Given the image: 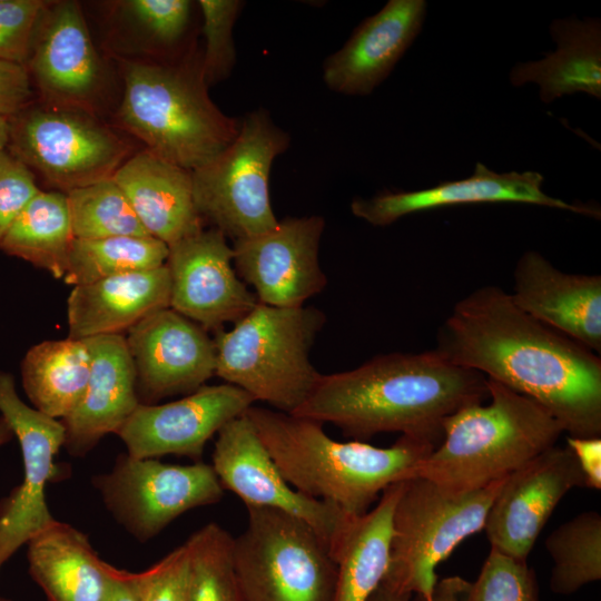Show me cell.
Instances as JSON below:
<instances>
[{
	"label": "cell",
	"instance_id": "1",
	"mask_svg": "<svg viewBox=\"0 0 601 601\" xmlns=\"http://www.w3.org/2000/svg\"><path fill=\"white\" fill-rule=\"evenodd\" d=\"M434 349L532 398L569 436H601L599 354L531 317L503 288L482 286L457 300Z\"/></svg>",
	"mask_w": 601,
	"mask_h": 601
},
{
	"label": "cell",
	"instance_id": "2",
	"mask_svg": "<svg viewBox=\"0 0 601 601\" xmlns=\"http://www.w3.org/2000/svg\"><path fill=\"white\" fill-rule=\"evenodd\" d=\"M487 397L483 374L450 363L434 348L394 352L322 374L293 415L331 423L357 441L398 432L440 444L447 416Z\"/></svg>",
	"mask_w": 601,
	"mask_h": 601
},
{
	"label": "cell",
	"instance_id": "3",
	"mask_svg": "<svg viewBox=\"0 0 601 601\" xmlns=\"http://www.w3.org/2000/svg\"><path fill=\"white\" fill-rule=\"evenodd\" d=\"M245 415L294 489L353 516L366 513L388 486L412 479L437 446L408 435L388 447L339 442L328 436L321 422L254 405Z\"/></svg>",
	"mask_w": 601,
	"mask_h": 601
},
{
	"label": "cell",
	"instance_id": "4",
	"mask_svg": "<svg viewBox=\"0 0 601 601\" xmlns=\"http://www.w3.org/2000/svg\"><path fill=\"white\" fill-rule=\"evenodd\" d=\"M487 380L490 403L464 406L443 422L440 444L413 477L464 493L502 480L555 445L556 420L532 398Z\"/></svg>",
	"mask_w": 601,
	"mask_h": 601
},
{
	"label": "cell",
	"instance_id": "5",
	"mask_svg": "<svg viewBox=\"0 0 601 601\" xmlns=\"http://www.w3.org/2000/svg\"><path fill=\"white\" fill-rule=\"evenodd\" d=\"M120 124L161 158L193 171L236 137L239 122L210 99L200 67L129 61Z\"/></svg>",
	"mask_w": 601,
	"mask_h": 601
},
{
	"label": "cell",
	"instance_id": "6",
	"mask_svg": "<svg viewBox=\"0 0 601 601\" xmlns=\"http://www.w3.org/2000/svg\"><path fill=\"white\" fill-rule=\"evenodd\" d=\"M325 322V314L313 306L276 307L258 302L229 331L215 333V375L255 402L293 414L322 375L309 352Z\"/></svg>",
	"mask_w": 601,
	"mask_h": 601
},
{
	"label": "cell",
	"instance_id": "7",
	"mask_svg": "<svg viewBox=\"0 0 601 601\" xmlns=\"http://www.w3.org/2000/svg\"><path fill=\"white\" fill-rule=\"evenodd\" d=\"M504 480L464 493L446 491L418 476L404 481L393 514L384 582L431 600L439 582L436 568L466 538L484 529Z\"/></svg>",
	"mask_w": 601,
	"mask_h": 601
},
{
	"label": "cell",
	"instance_id": "8",
	"mask_svg": "<svg viewBox=\"0 0 601 601\" xmlns=\"http://www.w3.org/2000/svg\"><path fill=\"white\" fill-rule=\"evenodd\" d=\"M233 539V564L244 601H333L336 563L325 541L288 513L246 506Z\"/></svg>",
	"mask_w": 601,
	"mask_h": 601
},
{
	"label": "cell",
	"instance_id": "9",
	"mask_svg": "<svg viewBox=\"0 0 601 601\" xmlns=\"http://www.w3.org/2000/svg\"><path fill=\"white\" fill-rule=\"evenodd\" d=\"M289 146L288 135L266 110L249 112L233 141L190 171L196 208L233 242L272 229L278 223L269 199L275 158Z\"/></svg>",
	"mask_w": 601,
	"mask_h": 601
},
{
	"label": "cell",
	"instance_id": "10",
	"mask_svg": "<svg viewBox=\"0 0 601 601\" xmlns=\"http://www.w3.org/2000/svg\"><path fill=\"white\" fill-rule=\"evenodd\" d=\"M7 150L67 194L112 177L128 146L85 109L30 105L10 118Z\"/></svg>",
	"mask_w": 601,
	"mask_h": 601
},
{
	"label": "cell",
	"instance_id": "11",
	"mask_svg": "<svg viewBox=\"0 0 601 601\" xmlns=\"http://www.w3.org/2000/svg\"><path fill=\"white\" fill-rule=\"evenodd\" d=\"M92 483L111 516L141 543L187 511L216 504L224 495L210 464H169L128 453L119 454L112 469Z\"/></svg>",
	"mask_w": 601,
	"mask_h": 601
},
{
	"label": "cell",
	"instance_id": "12",
	"mask_svg": "<svg viewBox=\"0 0 601 601\" xmlns=\"http://www.w3.org/2000/svg\"><path fill=\"white\" fill-rule=\"evenodd\" d=\"M0 416L18 440L23 476L19 485L0 500V572L9 559L36 534L52 524L46 486L67 475L55 457L63 447L66 432L52 418L23 402L14 377L0 370Z\"/></svg>",
	"mask_w": 601,
	"mask_h": 601
},
{
	"label": "cell",
	"instance_id": "13",
	"mask_svg": "<svg viewBox=\"0 0 601 601\" xmlns=\"http://www.w3.org/2000/svg\"><path fill=\"white\" fill-rule=\"evenodd\" d=\"M210 465L223 489L235 493L246 506L275 509L303 520L334 555L354 516L294 489L245 413L217 433Z\"/></svg>",
	"mask_w": 601,
	"mask_h": 601
},
{
	"label": "cell",
	"instance_id": "14",
	"mask_svg": "<svg viewBox=\"0 0 601 601\" xmlns=\"http://www.w3.org/2000/svg\"><path fill=\"white\" fill-rule=\"evenodd\" d=\"M322 216L287 217L272 229L233 242V265L254 288L257 300L276 307H299L327 285L319 265Z\"/></svg>",
	"mask_w": 601,
	"mask_h": 601
},
{
	"label": "cell",
	"instance_id": "15",
	"mask_svg": "<svg viewBox=\"0 0 601 601\" xmlns=\"http://www.w3.org/2000/svg\"><path fill=\"white\" fill-rule=\"evenodd\" d=\"M254 402L231 384L204 385L173 402L140 403L116 434L134 457L177 455L199 462L207 442Z\"/></svg>",
	"mask_w": 601,
	"mask_h": 601
},
{
	"label": "cell",
	"instance_id": "16",
	"mask_svg": "<svg viewBox=\"0 0 601 601\" xmlns=\"http://www.w3.org/2000/svg\"><path fill=\"white\" fill-rule=\"evenodd\" d=\"M170 305L204 329L235 324L258 303L237 275L233 248L217 228L201 229L169 246Z\"/></svg>",
	"mask_w": 601,
	"mask_h": 601
},
{
	"label": "cell",
	"instance_id": "17",
	"mask_svg": "<svg viewBox=\"0 0 601 601\" xmlns=\"http://www.w3.org/2000/svg\"><path fill=\"white\" fill-rule=\"evenodd\" d=\"M127 332L142 404L188 395L216 373L214 338L170 307L149 314Z\"/></svg>",
	"mask_w": 601,
	"mask_h": 601
},
{
	"label": "cell",
	"instance_id": "18",
	"mask_svg": "<svg viewBox=\"0 0 601 601\" xmlns=\"http://www.w3.org/2000/svg\"><path fill=\"white\" fill-rule=\"evenodd\" d=\"M583 474L568 446H552L508 475L487 512L491 549L526 561L552 512Z\"/></svg>",
	"mask_w": 601,
	"mask_h": 601
},
{
	"label": "cell",
	"instance_id": "19",
	"mask_svg": "<svg viewBox=\"0 0 601 601\" xmlns=\"http://www.w3.org/2000/svg\"><path fill=\"white\" fill-rule=\"evenodd\" d=\"M544 177L536 171L499 174L477 162L474 173L461 180L413 191H382L371 198H355L351 210L373 226H387L414 213L467 204L520 203L553 207L599 219L600 209L568 204L542 189Z\"/></svg>",
	"mask_w": 601,
	"mask_h": 601
},
{
	"label": "cell",
	"instance_id": "20",
	"mask_svg": "<svg viewBox=\"0 0 601 601\" xmlns=\"http://www.w3.org/2000/svg\"><path fill=\"white\" fill-rule=\"evenodd\" d=\"M51 105L87 110L102 83V66L78 3H48L27 63Z\"/></svg>",
	"mask_w": 601,
	"mask_h": 601
},
{
	"label": "cell",
	"instance_id": "21",
	"mask_svg": "<svg viewBox=\"0 0 601 601\" xmlns=\"http://www.w3.org/2000/svg\"><path fill=\"white\" fill-rule=\"evenodd\" d=\"M512 302L539 322L601 353V276L565 273L536 250L516 262Z\"/></svg>",
	"mask_w": 601,
	"mask_h": 601
},
{
	"label": "cell",
	"instance_id": "22",
	"mask_svg": "<svg viewBox=\"0 0 601 601\" xmlns=\"http://www.w3.org/2000/svg\"><path fill=\"white\" fill-rule=\"evenodd\" d=\"M424 0H390L366 18L344 46L326 58L323 80L335 92L370 95L393 70L420 33Z\"/></svg>",
	"mask_w": 601,
	"mask_h": 601
},
{
	"label": "cell",
	"instance_id": "23",
	"mask_svg": "<svg viewBox=\"0 0 601 601\" xmlns=\"http://www.w3.org/2000/svg\"><path fill=\"white\" fill-rule=\"evenodd\" d=\"M91 357L85 393L61 423L63 447L71 456L87 455L99 441L117 433L140 404L136 371L122 334L83 339Z\"/></svg>",
	"mask_w": 601,
	"mask_h": 601
},
{
	"label": "cell",
	"instance_id": "24",
	"mask_svg": "<svg viewBox=\"0 0 601 601\" xmlns=\"http://www.w3.org/2000/svg\"><path fill=\"white\" fill-rule=\"evenodd\" d=\"M111 178L146 231L168 247L204 229L190 171L145 149L126 159Z\"/></svg>",
	"mask_w": 601,
	"mask_h": 601
},
{
	"label": "cell",
	"instance_id": "25",
	"mask_svg": "<svg viewBox=\"0 0 601 601\" xmlns=\"http://www.w3.org/2000/svg\"><path fill=\"white\" fill-rule=\"evenodd\" d=\"M169 305L170 276L166 264L73 286L67 299L68 337L121 334Z\"/></svg>",
	"mask_w": 601,
	"mask_h": 601
},
{
	"label": "cell",
	"instance_id": "26",
	"mask_svg": "<svg viewBox=\"0 0 601 601\" xmlns=\"http://www.w3.org/2000/svg\"><path fill=\"white\" fill-rule=\"evenodd\" d=\"M28 571L47 601H104L112 566L88 536L56 520L27 543Z\"/></svg>",
	"mask_w": 601,
	"mask_h": 601
},
{
	"label": "cell",
	"instance_id": "27",
	"mask_svg": "<svg viewBox=\"0 0 601 601\" xmlns=\"http://www.w3.org/2000/svg\"><path fill=\"white\" fill-rule=\"evenodd\" d=\"M550 33L556 42L553 52L541 60L519 62L510 72L514 87L535 82L540 98L550 104L577 92L601 98V22L597 18L558 19Z\"/></svg>",
	"mask_w": 601,
	"mask_h": 601
},
{
	"label": "cell",
	"instance_id": "28",
	"mask_svg": "<svg viewBox=\"0 0 601 601\" xmlns=\"http://www.w3.org/2000/svg\"><path fill=\"white\" fill-rule=\"evenodd\" d=\"M403 482L388 486L372 510L352 519L333 555V601H371L383 583L390 565L393 514Z\"/></svg>",
	"mask_w": 601,
	"mask_h": 601
},
{
	"label": "cell",
	"instance_id": "29",
	"mask_svg": "<svg viewBox=\"0 0 601 601\" xmlns=\"http://www.w3.org/2000/svg\"><path fill=\"white\" fill-rule=\"evenodd\" d=\"M91 357L83 339L67 337L31 346L20 364L23 391L41 413L63 420L80 402Z\"/></svg>",
	"mask_w": 601,
	"mask_h": 601
},
{
	"label": "cell",
	"instance_id": "30",
	"mask_svg": "<svg viewBox=\"0 0 601 601\" xmlns=\"http://www.w3.org/2000/svg\"><path fill=\"white\" fill-rule=\"evenodd\" d=\"M73 239L66 194L40 190L8 229L0 250L63 278Z\"/></svg>",
	"mask_w": 601,
	"mask_h": 601
},
{
	"label": "cell",
	"instance_id": "31",
	"mask_svg": "<svg viewBox=\"0 0 601 601\" xmlns=\"http://www.w3.org/2000/svg\"><path fill=\"white\" fill-rule=\"evenodd\" d=\"M169 247L152 236H117L73 239L63 280L72 286L158 268L167 262Z\"/></svg>",
	"mask_w": 601,
	"mask_h": 601
},
{
	"label": "cell",
	"instance_id": "32",
	"mask_svg": "<svg viewBox=\"0 0 601 601\" xmlns=\"http://www.w3.org/2000/svg\"><path fill=\"white\" fill-rule=\"evenodd\" d=\"M553 561L550 589L568 595L601 580V515L588 511L559 525L545 540Z\"/></svg>",
	"mask_w": 601,
	"mask_h": 601
},
{
	"label": "cell",
	"instance_id": "33",
	"mask_svg": "<svg viewBox=\"0 0 601 601\" xmlns=\"http://www.w3.org/2000/svg\"><path fill=\"white\" fill-rule=\"evenodd\" d=\"M66 197L75 239L149 235L111 177L70 190Z\"/></svg>",
	"mask_w": 601,
	"mask_h": 601
},
{
	"label": "cell",
	"instance_id": "34",
	"mask_svg": "<svg viewBox=\"0 0 601 601\" xmlns=\"http://www.w3.org/2000/svg\"><path fill=\"white\" fill-rule=\"evenodd\" d=\"M233 536L209 522L186 541L189 601H244L233 564Z\"/></svg>",
	"mask_w": 601,
	"mask_h": 601
},
{
	"label": "cell",
	"instance_id": "35",
	"mask_svg": "<svg viewBox=\"0 0 601 601\" xmlns=\"http://www.w3.org/2000/svg\"><path fill=\"white\" fill-rule=\"evenodd\" d=\"M206 48L200 63L208 86L229 77L236 61L233 28L244 6L239 0H200Z\"/></svg>",
	"mask_w": 601,
	"mask_h": 601
},
{
	"label": "cell",
	"instance_id": "36",
	"mask_svg": "<svg viewBox=\"0 0 601 601\" xmlns=\"http://www.w3.org/2000/svg\"><path fill=\"white\" fill-rule=\"evenodd\" d=\"M471 601H538L534 571L526 561L491 549L472 582Z\"/></svg>",
	"mask_w": 601,
	"mask_h": 601
},
{
	"label": "cell",
	"instance_id": "37",
	"mask_svg": "<svg viewBox=\"0 0 601 601\" xmlns=\"http://www.w3.org/2000/svg\"><path fill=\"white\" fill-rule=\"evenodd\" d=\"M48 2L0 0V59L27 66Z\"/></svg>",
	"mask_w": 601,
	"mask_h": 601
},
{
	"label": "cell",
	"instance_id": "38",
	"mask_svg": "<svg viewBox=\"0 0 601 601\" xmlns=\"http://www.w3.org/2000/svg\"><path fill=\"white\" fill-rule=\"evenodd\" d=\"M189 554L185 543L145 571L132 573L139 601H189Z\"/></svg>",
	"mask_w": 601,
	"mask_h": 601
},
{
	"label": "cell",
	"instance_id": "39",
	"mask_svg": "<svg viewBox=\"0 0 601 601\" xmlns=\"http://www.w3.org/2000/svg\"><path fill=\"white\" fill-rule=\"evenodd\" d=\"M130 16L151 37L173 43L185 32L191 2L188 0H130L124 2Z\"/></svg>",
	"mask_w": 601,
	"mask_h": 601
},
{
	"label": "cell",
	"instance_id": "40",
	"mask_svg": "<svg viewBox=\"0 0 601 601\" xmlns=\"http://www.w3.org/2000/svg\"><path fill=\"white\" fill-rule=\"evenodd\" d=\"M39 191L32 171L7 149L0 151V244L10 226Z\"/></svg>",
	"mask_w": 601,
	"mask_h": 601
},
{
	"label": "cell",
	"instance_id": "41",
	"mask_svg": "<svg viewBox=\"0 0 601 601\" xmlns=\"http://www.w3.org/2000/svg\"><path fill=\"white\" fill-rule=\"evenodd\" d=\"M31 98L27 66L0 59V115L13 117L31 105Z\"/></svg>",
	"mask_w": 601,
	"mask_h": 601
},
{
	"label": "cell",
	"instance_id": "42",
	"mask_svg": "<svg viewBox=\"0 0 601 601\" xmlns=\"http://www.w3.org/2000/svg\"><path fill=\"white\" fill-rule=\"evenodd\" d=\"M566 446L575 456L584 487L601 490V436H566Z\"/></svg>",
	"mask_w": 601,
	"mask_h": 601
},
{
	"label": "cell",
	"instance_id": "43",
	"mask_svg": "<svg viewBox=\"0 0 601 601\" xmlns=\"http://www.w3.org/2000/svg\"><path fill=\"white\" fill-rule=\"evenodd\" d=\"M471 588L472 582L461 577H447L439 580L431 600L415 595L413 601H471Z\"/></svg>",
	"mask_w": 601,
	"mask_h": 601
},
{
	"label": "cell",
	"instance_id": "44",
	"mask_svg": "<svg viewBox=\"0 0 601 601\" xmlns=\"http://www.w3.org/2000/svg\"><path fill=\"white\" fill-rule=\"evenodd\" d=\"M104 601H139L132 572L112 566Z\"/></svg>",
	"mask_w": 601,
	"mask_h": 601
},
{
	"label": "cell",
	"instance_id": "45",
	"mask_svg": "<svg viewBox=\"0 0 601 601\" xmlns=\"http://www.w3.org/2000/svg\"><path fill=\"white\" fill-rule=\"evenodd\" d=\"M412 594L403 592L383 581L371 601H411Z\"/></svg>",
	"mask_w": 601,
	"mask_h": 601
},
{
	"label": "cell",
	"instance_id": "46",
	"mask_svg": "<svg viewBox=\"0 0 601 601\" xmlns=\"http://www.w3.org/2000/svg\"><path fill=\"white\" fill-rule=\"evenodd\" d=\"M10 131V118L0 115V151L7 149Z\"/></svg>",
	"mask_w": 601,
	"mask_h": 601
},
{
	"label": "cell",
	"instance_id": "47",
	"mask_svg": "<svg viewBox=\"0 0 601 601\" xmlns=\"http://www.w3.org/2000/svg\"><path fill=\"white\" fill-rule=\"evenodd\" d=\"M13 437V433L8 423L0 416V447Z\"/></svg>",
	"mask_w": 601,
	"mask_h": 601
},
{
	"label": "cell",
	"instance_id": "48",
	"mask_svg": "<svg viewBox=\"0 0 601 601\" xmlns=\"http://www.w3.org/2000/svg\"><path fill=\"white\" fill-rule=\"evenodd\" d=\"M0 601H11L10 599L3 597V595H0Z\"/></svg>",
	"mask_w": 601,
	"mask_h": 601
}]
</instances>
